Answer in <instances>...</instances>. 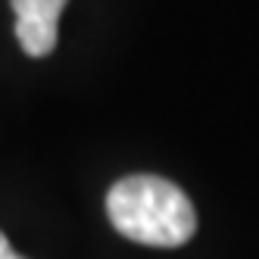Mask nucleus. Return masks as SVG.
I'll return each mask as SVG.
<instances>
[{"instance_id": "f03ea898", "label": "nucleus", "mask_w": 259, "mask_h": 259, "mask_svg": "<svg viewBox=\"0 0 259 259\" xmlns=\"http://www.w3.org/2000/svg\"><path fill=\"white\" fill-rule=\"evenodd\" d=\"M69 0H10L16 13V38L28 57H47L57 47L60 13Z\"/></svg>"}, {"instance_id": "7ed1b4c3", "label": "nucleus", "mask_w": 259, "mask_h": 259, "mask_svg": "<svg viewBox=\"0 0 259 259\" xmlns=\"http://www.w3.org/2000/svg\"><path fill=\"white\" fill-rule=\"evenodd\" d=\"M0 259H25V256H19V253H13V247H10V240H7L4 231H0Z\"/></svg>"}, {"instance_id": "f257e3e1", "label": "nucleus", "mask_w": 259, "mask_h": 259, "mask_svg": "<svg viewBox=\"0 0 259 259\" xmlns=\"http://www.w3.org/2000/svg\"><path fill=\"white\" fill-rule=\"evenodd\" d=\"M113 228L144 247H181L197 231V212L178 184L159 175H128L106 194Z\"/></svg>"}]
</instances>
